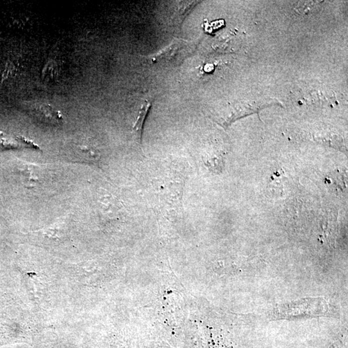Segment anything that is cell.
Instances as JSON below:
<instances>
[{
	"label": "cell",
	"instance_id": "cell-1",
	"mask_svg": "<svg viewBox=\"0 0 348 348\" xmlns=\"http://www.w3.org/2000/svg\"><path fill=\"white\" fill-rule=\"evenodd\" d=\"M197 44L194 41L175 38L170 45L151 57L155 64L164 67H179L194 54Z\"/></svg>",
	"mask_w": 348,
	"mask_h": 348
},
{
	"label": "cell",
	"instance_id": "cell-2",
	"mask_svg": "<svg viewBox=\"0 0 348 348\" xmlns=\"http://www.w3.org/2000/svg\"><path fill=\"white\" fill-rule=\"evenodd\" d=\"M151 107H152V102L150 101L146 100L141 104V107L139 108L138 118H137L135 124L133 126V129H132L137 143L140 145L142 143L144 124H145Z\"/></svg>",
	"mask_w": 348,
	"mask_h": 348
},
{
	"label": "cell",
	"instance_id": "cell-3",
	"mask_svg": "<svg viewBox=\"0 0 348 348\" xmlns=\"http://www.w3.org/2000/svg\"><path fill=\"white\" fill-rule=\"evenodd\" d=\"M31 110L36 115L39 116L44 120L53 121H59V115L53 110L50 106L46 104H36L31 105Z\"/></svg>",
	"mask_w": 348,
	"mask_h": 348
}]
</instances>
